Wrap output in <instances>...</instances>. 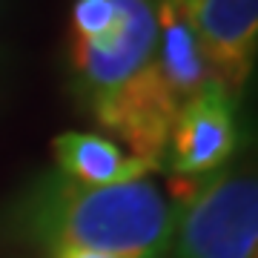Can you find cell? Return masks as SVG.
<instances>
[{
    "label": "cell",
    "instance_id": "obj_1",
    "mask_svg": "<svg viewBox=\"0 0 258 258\" xmlns=\"http://www.w3.org/2000/svg\"><path fill=\"white\" fill-rule=\"evenodd\" d=\"M175 204L147 181L86 186L63 172L40 175L6 210V232L57 252L164 258L172 247Z\"/></svg>",
    "mask_w": 258,
    "mask_h": 258
},
{
    "label": "cell",
    "instance_id": "obj_2",
    "mask_svg": "<svg viewBox=\"0 0 258 258\" xmlns=\"http://www.w3.org/2000/svg\"><path fill=\"white\" fill-rule=\"evenodd\" d=\"M175 258H258V186L247 166L172 178Z\"/></svg>",
    "mask_w": 258,
    "mask_h": 258
},
{
    "label": "cell",
    "instance_id": "obj_3",
    "mask_svg": "<svg viewBox=\"0 0 258 258\" xmlns=\"http://www.w3.org/2000/svg\"><path fill=\"white\" fill-rule=\"evenodd\" d=\"M115 3H118V23L112 32L86 43L69 40L72 86L89 112L155 63V0H115Z\"/></svg>",
    "mask_w": 258,
    "mask_h": 258
},
{
    "label": "cell",
    "instance_id": "obj_4",
    "mask_svg": "<svg viewBox=\"0 0 258 258\" xmlns=\"http://www.w3.org/2000/svg\"><path fill=\"white\" fill-rule=\"evenodd\" d=\"M238 141V95L210 83L181 103L161 166H169L178 178L207 175L230 164Z\"/></svg>",
    "mask_w": 258,
    "mask_h": 258
},
{
    "label": "cell",
    "instance_id": "obj_5",
    "mask_svg": "<svg viewBox=\"0 0 258 258\" xmlns=\"http://www.w3.org/2000/svg\"><path fill=\"white\" fill-rule=\"evenodd\" d=\"M181 103L169 95L166 83L155 72V63L138 78H132L126 86L101 101L92 109V118L101 129L123 141L132 155L147 161L158 169L164 161L166 141L175 123Z\"/></svg>",
    "mask_w": 258,
    "mask_h": 258
},
{
    "label": "cell",
    "instance_id": "obj_6",
    "mask_svg": "<svg viewBox=\"0 0 258 258\" xmlns=\"http://www.w3.org/2000/svg\"><path fill=\"white\" fill-rule=\"evenodd\" d=\"M215 81L241 98L258 52V0H186Z\"/></svg>",
    "mask_w": 258,
    "mask_h": 258
},
{
    "label": "cell",
    "instance_id": "obj_7",
    "mask_svg": "<svg viewBox=\"0 0 258 258\" xmlns=\"http://www.w3.org/2000/svg\"><path fill=\"white\" fill-rule=\"evenodd\" d=\"M158 12V46L155 72L166 83L169 95L178 103L189 101L204 86L215 81L207 52L195 35V26L186 12V0H155Z\"/></svg>",
    "mask_w": 258,
    "mask_h": 258
},
{
    "label": "cell",
    "instance_id": "obj_8",
    "mask_svg": "<svg viewBox=\"0 0 258 258\" xmlns=\"http://www.w3.org/2000/svg\"><path fill=\"white\" fill-rule=\"evenodd\" d=\"M52 152L57 172L86 186L132 184L155 169L132 152H123L115 141L92 132H63L52 141Z\"/></svg>",
    "mask_w": 258,
    "mask_h": 258
},
{
    "label": "cell",
    "instance_id": "obj_9",
    "mask_svg": "<svg viewBox=\"0 0 258 258\" xmlns=\"http://www.w3.org/2000/svg\"><path fill=\"white\" fill-rule=\"evenodd\" d=\"M118 23L115 0H75L69 12V40H98Z\"/></svg>",
    "mask_w": 258,
    "mask_h": 258
},
{
    "label": "cell",
    "instance_id": "obj_10",
    "mask_svg": "<svg viewBox=\"0 0 258 258\" xmlns=\"http://www.w3.org/2000/svg\"><path fill=\"white\" fill-rule=\"evenodd\" d=\"M55 258H115V255H101V252H57Z\"/></svg>",
    "mask_w": 258,
    "mask_h": 258
}]
</instances>
